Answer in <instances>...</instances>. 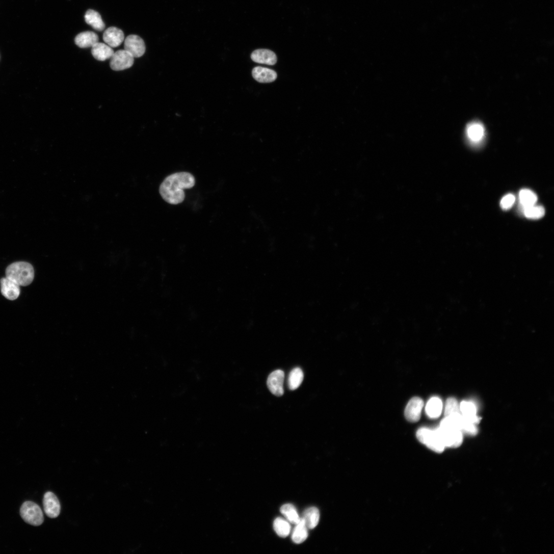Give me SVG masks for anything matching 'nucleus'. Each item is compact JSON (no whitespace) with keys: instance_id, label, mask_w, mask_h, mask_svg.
I'll return each instance as SVG.
<instances>
[{"instance_id":"1","label":"nucleus","mask_w":554,"mask_h":554,"mask_svg":"<svg viewBox=\"0 0 554 554\" xmlns=\"http://www.w3.org/2000/svg\"><path fill=\"white\" fill-rule=\"evenodd\" d=\"M195 183V178L191 173H176L165 179L161 185L160 192L167 202L177 205L183 202L185 199L184 190L192 189Z\"/></svg>"},{"instance_id":"2","label":"nucleus","mask_w":554,"mask_h":554,"mask_svg":"<svg viewBox=\"0 0 554 554\" xmlns=\"http://www.w3.org/2000/svg\"><path fill=\"white\" fill-rule=\"evenodd\" d=\"M34 275L33 267L25 262L14 263L9 266L6 270V277L20 286L31 284L34 280Z\"/></svg>"},{"instance_id":"3","label":"nucleus","mask_w":554,"mask_h":554,"mask_svg":"<svg viewBox=\"0 0 554 554\" xmlns=\"http://www.w3.org/2000/svg\"><path fill=\"white\" fill-rule=\"evenodd\" d=\"M416 436L421 443L434 452L440 453L445 449L437 429H420L417 432Z\"/></svg>"},{"instance_id":"4","label":"nucleus","mask_w":554,"mask_h":554,"mask_svg":"<svg viewBox=\"0 0 554 554\" xmlns=\"http://www.w3.org/2000/svg\"><path fill=\"white\" fill-rule=\"evenodd\" d=\"M20 515L27 523L34 526H39L44 522V515L41 508L36 503L28 501L24 503L20 508Z\"/></svg>"},{"instance_id":"5","label":"nucleus","mask_w":554,"mask_h":554,"mask_svg":"<svg viewBox=\"0 0 554 554\" xmlns=\"http://www.w3.org/2000/svg\"><path fill=\"white\" fill-rule=\"evenodd\" d=\"M446 447H458L463 442L462 432L459 430L440 427L437 429Z\"/></svg>"},{"instance_id":"6","label":"nucleus","mask_w":554,"mask_h":554,"mask_svg":"<svg viewBox=\"0 0 554 554\" xmlns=\"http://www.w3.org/2000/svg\"><path fill=\"white\" fill-rule=\"evenodd\" d=\"M134 57L125 49L114 52L111 58L110 66L115 71H121L130 68L134 64Z\"/></svg>"},{"instance_id":"7","label":"nucleus","mask_w":554,"mask_h":554,"mask_svg":"<svg viewBox=\"0 0 554 554\" xmlns=\"http://www.w3.org/2000/svg\"><path fill=\"white\" fill-rule=\"evenodd\" d=\"M124 49L134 58H140L145 53L146 46L143 40L135 35L128 36L124 41Z\"/></svg>"},{"instance_id":"8","label":"nucleus","mask_w":554,"mask_h":554,"mask_svg":"<svg viewBox=\"0 0 554 554\" xmlns=\"http://www.w3.org/2000/svg\"><path fill=\"white\" fill-rule=\"evenodd\" d=\"M284 373L280 370L272 372L269 376L267 385L270 391L276 397H280L284 393L283 383Z\"/></svg>"},{"instance_id":"9","label":"nucleus","mask_w":554,"mask_h":554,"mask_svg":"<svg viewBox=\"0 0 554 554\" xmlns=\"http://www.w3.org/2000/svg\"><path fill=\"white\" fill-rule=\"evenodd\" d=\"M44 511L49 518H55L59 516L61 512V505L57 497L52 492H46L43 497Z\"/></svg>"},{"instance_id":"10","label":"nucleus","mask_w":554,"mask_h":554,"mask_svg":"<svg viewBox=\"0 0 554 554\" xmlns=\"http://www.w3.org/2000/svg\"><path fill=\"white\" fill-rule=\"evenodd\" d=\"M424 406L423 401L419 398H413L408 403L405 410V416L410 422L418 421L421 417Z\"/></svg>"},{"instance_id":"11","label":"nucleus","mask_w":554,"mask_h":554,"mask_svg":"<svg viewBox=\"0 0 554 554\" xmlns=\"http://www.w3.org/2000/svg\"><path fill=\"white\" fill-rule=\"evenodd\" d=\"M103 39L107 45L112 48H115L123 43L124 34L121 30L116 27H111L104 32Z\"/></svg>"},{"instance_id":"12","label":"nucleus","mask_w":554,"mask_h":554,"mask_svg":"<svg viewBox=\"0 0 554 554\" xmlns=\"http://www.w3.org/2000/svg\"><path fill=\"white\" fill-rule=\"evenodd\" d=\"M2 293L4 296L10 300L17 299L20 294L19 285L8 278H3L0 281Z\"/></svg>"},{"instance_id":"13","label":"nucleus","mask_w":554,"mask_h":554,"mask_svg":"<svg viewBox=\"0 0 554 554\" xmlns=\"http://www.w3.org/2000/svg\"><path fill=\"white\" fill-rule=\"evenodd\" d=\"M251 59L255 62L269 65H274L277 61V57L275 52L266 49H259L254 51L251 55Z\"/></svg>"},{"instance_id":"14","label":"nucleus","mask_w":554,"mask_h":554,"mask_svg":"<svg viewBox=\"0 0 554 554\" xmlns=\"http://www.w3.org/2000/svg\"><path fill=\"white\" fill-rule=\"evenodd\" d=\"M252 75L255 80L260 83H273L277 77V74L274 70L260 66L253 69Z\"/></svg>"},{"instance_id":"15","label":"nucleus","mask_w":554,"mask_h":554,"mask_svg":"<svg viewBox=\"0 0 554 554\" xmlns=\"http://www.w3.org/2000/svg\"><path fill=\"white\" fill-rule=\"evenodd\" d=\"M74 42L80 48L92 47L99 42V37L94 32L87 31L78 34L74 39Z\"/></svg>"},{"instance_id":"16","label":"nucleus","mask_w":554,"mask_h":554,"mask_svg":"<svg viewBox=\"0 0 554 554\" xmlns=\"http://www.w3.org/2000/svg\"><path fill=\"white\" fill-rule=\"evenodd\" d=\"M459 406L460 412L466 420L474 425L480 422L481 418L477 415V407L472 403L464 401Z\"/></svg>"},{"instance_id":"17","label":"nucleus","mask_w":554,"mask_h":554,"mask_svg":"<svg viewBox=\"0 0 554 554\" xmlns=\"http://www.w3.org/2000/svg\"><path fill=\"white\" fill-rule=\"evenodd\" d=\"M91 51L93 57L100 61L111 59L115 52L111 47L107 44L100 42L92 47Z\"/></svg>"},{"instance_id":"18","label":"nucleus","mask_w":554,"mask_h":554,"mask_svg":"<svg viewBox=\"0 0 554 554\" xmlns=\"http://www.w3.org/2000/svg\"><path fill=\"white\" fill-rule=\"evenodd\" d=\"M466 134L468 139L472 142H480L485 136L484 126L479 122H472L468 125L466 128Z\"/></svg>"},{"instance_id":"19","label":"nucleus","mask_w":554,"mask_h":554,"mask_svg":"<svg viewBox=\"0 0 554 554\" xmlns=\"http://www.w3.org/2000/svg\"><path fill=\"white\" fill-rule=\"evenodd\" d=\"M308 529H313L318 525L320 519V512L315 507L307 509L303 513L302 518Z\"/></svg>"},{"instance_id":"20","label":"nucleus","mask_w":554,"mask_h":554,"mask_svg":"<svg viewBox=\"0 0 554 554\" xmlns=\"http://www.w3.org/2000/svg\"><path fill=\"white\" fill-rule=\"evenodd\" d=\"M85 20L87 24L91 25L94 29L98 31H103L105 28V25L99 13L93 10H89L86 13Z\"/></svg>"},{"instance_id":"21","label":"nucleus","mask_w":554,"mask_h":554,"mask_svg":"<svg viewBox=\"0 0 554 554\" xmlns=\"http://www.w3.org/2000/svg\"><path fill=\"white\" fill-rule=\"evenodd\" d=\"M442 409L443 404L441 400L438 398H433L428 402L426 411L430 418H437L441 415Z\"/></svg>"},{"instance_id":"22","label":"nucleus","mask_w":554,"mask_h":554,"mask_svg":"<svg viewBox=\"0 0 554 554\" xmlns=\"http://www.w3.org/2000/svg\"><path fill=\"white\" fill-rule=\"evenodd\" d=\"M307 527L302 518L296 524V526L292 534V540L297 544H300L307 539L308 537Z\"/></svg>"},{"instance_id":"23","label":"nucleus","mask_w":554,"mask_h":554,"mask_svg":"<svg viewBox=\"0 0 554 554\" xmlns=\"http://www.w3.org/2000/svg\"><path fill=\"white\" fill-rule=\"evenodd\" d=\"M304 378V374L302 370L299 367H296L291 371L288 379V385L289 388L292 390H296L301 384Z\"/></svg>"},{"instance_id":"24","label":"nucleus","mask_w":554,"mask_h":554,"mask_svg":"<svg viewBox=\"0 0 554 554\" xmlns=\"http://www.w3.org/2000/svg\"><path fill=\"white\" fill-rule=\"evenodd\" d=\"M519 197L521 208L536 204L538 200L537 195L528 189L521 190Z\"/></svg>"},{"instance_id":"25","label":"nucleus","mask_w":554,"mask_h":554,"mask_svg":"<svg viewBox=\"0 0 554 554\" xmlns=\"http://www.w3.org/2000/svg\"><path fill=\"white\" fill-rule=\"evenodd\" d=\"M273 526L277 535L282 538L288 536L291 531V526L289 522L281 517H278L275 520Z\"/></svg>"},{"instance_id":"26","label":"nucleus","mask_w":554,"mask_h":554,"mask_svg":"<svg viewBox=\"0 0 554 554\" xmlns=\"http://www.w3.org/2000/svg\"><path fill=\"white\" fill-rule=\"evenodd\" d=\"M280 512L291 523L297 524L300 520L296 508L292 504H286L281 507Z\"/></svg>"},{"instance_id":"27","label":"nucleus","mask_w":554,"mask_h":554,"mask_svg":"<svg viewBox=\"0 0 554 554\" xmlns=\"http://www.w3.org/2000/svg\"><path fill=\"white\" fill-rule=\"evenodd\" d=\"M521 209L524 216L530 219H539L542 218L545 215V209L543 206L540 205L535 204Z\"/></svg>"},{"instance_id":"28","label":"nucleus","mask_w":554,"mask_h":554,"mask_svg":"<svg viewBox=\"0 0 554 554\" xmlns=\"http://www.w3.org/2000/svg\"><path fill=\"white\" fill-rule=\"evenodd\" d=\"M457 413H460V410L459 405L457 400L454 398L448 399L445 406L444 414L445 417Z\"/></svg>"},{"instance_id":"29","label":"nucleus","mask_w":554,"mask_h":554,"mask_svg":"<svg viewBox=\"0 0 554 554\" xmlns=\"http://www.w3.org/2000/svg\"><path fill=\"white\" fill-rule=\"evenodd\" d=\"M515 202V196L511 194L505 196L501 200L500 205L504 210H508L512 208Z\"/></svg>"}]
</instances>
